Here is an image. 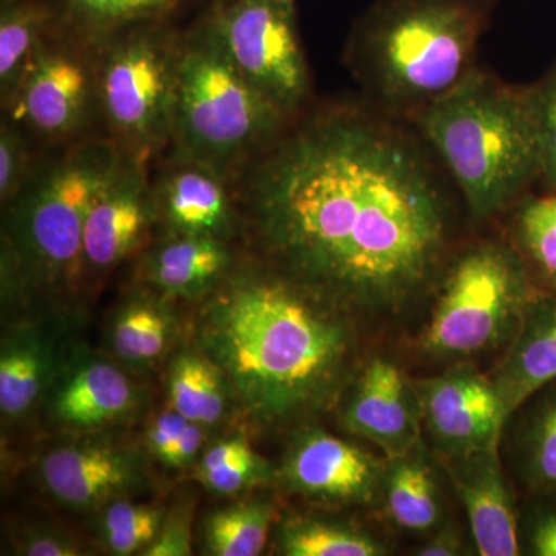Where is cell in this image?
<instances>
[{"instance_id":"35","label":"cell","mask_w":556,"mask_h":556,"mask_svg":"<svg viewBox=\"0 0 556 556\" xmlns=\"http://www.w3.org/2000/svg\"><path fill=\"white\" fill-rule=\"evenodd\" d=\"M532 506L525 519L527 554L535 556H556V496L530 495Z\"/></svg>"},{"instance_id":"15","label":"cell","mask_w":556,"mask_h":556,"mask_svg":"<svg viewBox=\"0 0 556 556\" xmlns=\"http://www.w3.org/2000/svg\"><path fill=\"white\" fill-rule=\"evenodd\" d=\"M466 508L471 541L481 556L522 554L517 503L497 448L439 459Z\"/></svg>"},{"instance_id":"42","label":"cell","mask_w":556,"mask_h":556,"mask_svg":"<svg viewBox=\"0 0 556 556\" xmlns=\"http://www.w3.org/2000/svg\"><path fill=\"white\" fill-rule=\"evenodd\" d=\"M214 2H228V0H212V3ZM270 2H278V3H294L295 0H270Z\"/></svg>"},{"instance_id":"39","label":"cell","mask_w":556,"mask_h":556,"mask_svg":"<svg viewBox=\"0 0 556 556\" xmlns=\"http://www.w3.org/2000/svg\"><path fill=\"white\" fill-rule=\"evenodd\" d=\"M252 452H254V450L249 447L244 439H229V441L219 442V444L214 445V447L208 450L206 455L203 456L199 468H197V475L226 466V464L232 463V460L251 455Z\"/></svg>"},{"instance_id":"27","label":"cell","mask_w":556,"mask_h":556,"mask_svg":"<svg viewBox=\"0 0 556 556\" xmlns=\"http://www.w3.org/2000/svg\"><path fill=\"white\" fill-rule=\"evenodd\" d=\"M228 387L225 376L206 354H182L170 371L172 408L200 426H214L225 415Z\"/></svg>"},{"instance_id":"10","label":"cell","mask_w":556,"mask_h":556,"mask_svg":"<svg viewBox=\"0 0 556 556\" xmlns=\"http://www.w3.org/2000/svg\"><path fill=\"white\" fill-rule=\"evenodd\" d=\"M14 123L47 142L78 141L100 113L97 51L56 28L36 51L3 105Z\"/></svg>"},{"instance_id":"38","label":"cell","mask_w":556,"mask_h":556,"mask_svg":"<svg viewBox=\"0 0 556 556\" xmlns=\"http://www.w3.org/2000/svg\"><path fill=\"white\" fill-rule=\"evenodd\" d=\"M466 541L455 525L444 522L428 535L426 543L417 547L419 556H459L466 555Z\"/></svg>"},{"instance_id":"9","label":"cell","mask_w":556,"mask_h":556,"mask_svg":"<svg viewBox=\"0 0 556 556\" xmlns=\"http://www.w3.org/2000/svg\"><path fill=\"white\" fill-rule=\"evenodd\" d=\"M206 21L241 75L285 115L294 118L309 108L313 83L294 3L214 2Z\"/></svg>"},{"instance_id":"22","label":"cell","mask_w":556,"mask_h":556,"mask_svg":"<svg viewBox=\"0 0 556 556\" xmlns=\"http://www.w3.org/2000/svg\"><path fill=\"white\" fill-rule=\"evenodd\" d=\"M179 0H60V28L98 51L139 25L166 21Z\"/></svg>"},{"instance_id":"23","label":"cell","mask_w":556,"mask_h":556,"mask_svg":"<svg viewBox=\"0 0 556 556\" xmlns=\"http://www.w3.org/2000/svg\"><path fill=\"white\" fill-rule=\"evenodd\" d=\"M518 412L514 464L519 481L530 495L556 496V380Z\"/></svg>"},{"instance_id":"8","label":"cell","mask_w":556,"mask_h":556,"mask_svg":"<svg viewBox=\"0 0 556 556\" xmlns=\"http://www.w3.org/2000/svg\"><path fill=\"white\" fill-rule=\"evenodd\" d=\"M179 36L139 25L97 51L98 101L110 137L148 156L172 141Z\"/></svg>"},{"instance_id":"14","label":"cell","mask_w":556,"mask_h":556,"mask_svg":"<svg viewBox=\"0 0 556 556\" xmlns=\"http://www.w3.org/2000/svg\"><path fill=\"white\" fill-rule=\"evenodd\" d=\"M148 156L126 152L115 178L91 204L84 228V273H105L141 244L156 218Z\"/></svg>"},{"instance_id":"31","label":"cell","mask_w":556,"mask_h":556,"mask_svg":"<svg viewBox=\"0 0 556 556\" xmlns=\"http://www.w3.org/2000/svg\"><path fill=\"white\" fill-rule=\"evenodd\" d=\"M161 525L163 515L159 508L115 503L102 518V536L113 554L131 555L155 540Z\"/></svg>"},{"instance_id":"34","label":"cell","mask_w":556,"mask_h":556,"mask_svg":"<svg viewBox=\"0 0 556 556\" xmlns=\"http://www.w3.org/2000/svg\"><path fill=\"white\" fill-rule=\"evenodd\" d=\"M201 484L222 495H233L251 486L263 484L274 478L269 464L257 453L240 457L211 471L197 475Z\"/></svg>"},{"instance_id":"28","label":"cell","mask_w":556,"mask_h":556,"mask_svg":"<svg viewBox=\"0 0 556 556\" xmlns=\"http://www.w3.org/2000/svg\"><path fill=\"white\" fill-rule=\"evenodd\" d=\"M276 518V507L266 501L222 508L207 521L208 552L217 556H257L266 546Z\"/></svg>"},{"instance_id":"29","label":"cell","mask_w":556,"mask_h":556,"mask_svg":"<svg viewBox=\"0 0 556 556\" xmlns=\"http://www.w3.org/2000/svg\"><path fill=\"white\" fill-rule=\"evenodd\" d=\"M49 371L47 351L38 340L17 338L0 356V412L20 417L35 404Z\"/></svg>"},{"instance_id":"16","label":"cell","mask_w":556,"mask_h":556,"mask_svg":"<svg viewBox=\"0 0 556 556\" xmlns=\"http://www.w3.org/2000/svg\"><path fill=\"white\" fill-rule=\"evenodd\" d=\"M156 218L169 233L228 241L239 222L232 182L199 161L174 155L153 185Z\"/></svg>"},{"instance_id":"13","label":"cell","mask_w":556,"mask_h":556,"mask_svg":"<svg viewBox=\"0 0 556 556\" xmlns=\"http://www.w3.org/2000/svg\"><path fill=\"white\" fill-rule=\"evenodd\" d=\"M346 431L367 439L387 459L424 444L413 380L390 358L376 356L358 369L342 412Z\"/></svg>"},{"instance_id":"21","label":"cell","mask_w":556,"mask_h":556,"mask_svg":"<svg viewBox=\"0 0 556 556\" xmlns=\"http://www.w3.org/2000/svg\"><path fill=\"white\" fill-rule=\"evenodd\" d=\"M380 504L402 532L430 535L444 525V500L426 445L387 459Z\"/></svg>"},{"instance_id":"32","label":"cell","mask_w":556,"mask_h":556,"mask_svg":"<svg viewBox=\"0 0 556 556\" xmlns=\"http://www.w3.org/2000/svg\"><path fill=\"white\" fill-rule=\"evenodd\" d=\"M538 152L541 190L556 189V64L535 83L527 86Z\"/></svg>"},{"instance_id":"37","label":"cell","mask_w":556,"mask_h":556,"mask_svg":"<svg viewBox=\"0 0 556 556\" xmlns=\"http://www.w3.org/2000/svg\"><path fill=\"white\" fill-rule=\"evenodd\" d=\"M189 422V419L174 408L156 416L148 431V444L153 455L166 464Z\"/></svg>"},{"instance_id":"36","label":"cell","mask_w":556,"mask_h":556,"mask_svg":"<svg viewBox=\"0 0 556 556\" xmlns=\"http://www.w3.org/2000/svg\"><path fill=\"white\" fill-rule=\"evenodd\" d=\"M192 554V510L177 507L161 525L155 540L141 555L144 556H188Z\"/></svg>"},{"instance_id":"26","label":"cell","mask_w":556,"mask_h":556,"mask_svg":"<svg viewBox=\"0 0 556 556\" xmlns=\"http://www.w3.org/2000/svg\"><path fill=\"white\" fill-rule=\"evenodd\" d=\"M278 551L288 556H383L390 548L353 525L317 518H291L280 526Z\"/></svg>"},{"instance_id":"40","label":"cell","mask_w":556,"mask_h":556,"mask_svg":"<svg viewBox=\"0 0 556 556\" xmlns=\"http://www.w3.org/2000/svg\"><path fill=\"white\" fill-rule=\"evenodd\" d=\"M200 424L190 422L186 427L185 433L179 438L178 444L175 445L174 452L169 459H167L166 466L170 467H182L188 466L199 455L201 444L204 441V430Z\"/></svg>"},{"instance_id":"2","label":"cell","mask_w":556,"mask_h":556,"mask_svg":"<svg viewBox=\"0 0 556 556\" xmlns=\"http://www.w3.org/2000/svg\"><path fill=\"white\" fill-rule=\"evenodd\" d=\"M354 328L353 318L252 260L212 289L199 334L244 412L281 426L329 407L356 378Z\"/></svg>"},{"instance_id":"41","label":"cell","mask_w":556,"mask_h":556,"mask_svg":"<svg viewBox=\"0 0 556 556\" xmlns=\"http://www.w3.org/2000/svg\"><path fill=\"white\" fill-rule=\"evenodd\" d=\"M24 554L31 556H75L79 555L80 551L67 538L38 535L28 538L24 546Z\"/></svg>"},{"instance_id":"3","label":"cell","mask_w":556,"mask_h":556,"mask_svg":"<svg viewBox=\"0 0 556 556\" xmlns=\"http://www.w3.org/2000/svg\"><path fill=\"white\" fill-rule=\"evenodd\" d=\"M500 0H372L351 28L345 64L364 100L409 121L478 67Z\"/></svg>"},{"instance_id":"25","label":"cell","mask_w":556,"mask_h":556,"mask_svg":"<svg viewBox=\"0 0 556 556\" xmlns=\"http://www.w3.org/2000/svg\"><path fill=\"white\" fill-rule=\"evenodd\" d=\"M508 215L506 239L540 291L556 292V189L530 192Z\"/></svg>"},{"instance_id":"4","label":"cell","mask_w":556,"mask_h":556,"mask_svg":"<svg viewBox=\"0 0 556 556\" xmlns=\"http://www.w3.org/2000/svg\"><path fill=\"white\" fill-rule=\"evenodd\" d=\"M412 123L447 170L475 223L507 215L540 185L527 86L477 67Z\"/></svg>"},{"instance_id":"20","label":"cell","mask_w":556,"mask_h":556,"mask_svg":"<svg viewBox=\"0 0 556 556\" xmlns=\"http://www.w3.org/2000/svg\"><path fill=\"white\" fill-rule=\"evenodd\" d=\"M228 241L169 233L142 262V276L164 294L199 295L232 273Z\"/></svg>"},{"instance_id":"18","label":"cell","mask_w":556,"mask_h":556,"mask_svg":"<svg viewBox=\"0 0 556 556\" xmlns=\"http://www.w3.org/2000/svg\"><path fill=\"white\" fill-rule=\"evenodd\" d=\"M40 473L65 506L89 508L126 492L138 477V463L127 450L112 445H67L43 457Z\"/></svg>"},{"instance_id":"5","label":"cell","mask_w":556,"mask_h":556,"mask_svg":"<svg viewBox=\"0 0 556 556\" xmlns=\"http://www.w3.org/2000/svg\"><path fill=\"white\" fill-rule=\"evenodd\" d=\"M112 137H84L36 167L9 204L7 266L22 283L60 288L84 274V228L91 204L123 166Z\"/></svg>"},{"instance_id":"19","label":"cell","mask_w":556,"mask_h":556,"mask_svg":"<svg viewBox=\"0 0 556 556\" xmlns=\"http://www.w3.org/2000/svg\"><path fill=\"white\" fill-rule=\"evenodd\" d=\"M138 405V391L121 369L91 361L73 369L51 399V415L70 430L119 422Z\"/></svg>"},{"instance_id":"12","label":"cell","mask_w":556,"mask_h":556,"mask_svg":"<svg viewBox=\"0 0 556 556\" xmlns=\"http://www.w3.org/2000/svg\"><path fill=\"white\" fill-rule=\"evenodd\" d=\"M387 457L372 455L324 430L300 434L278 478L289 492L329 506L380 503Z\"/></svg>"},{"instance_id":"11","label":"cell","mask_w":556,"mask_h":556,"mask_svg":"<svg viewBox=\"0 0 556 556\" xmlns=\"http://www.w3.org/2000/svg\"><path fill=\"white\" fill-rule=\"evenodd\" d=\"M413 386L424 434L439 459L500 447L507 420L490 375L456 367Z\"/></svg>"},{"instance_id":"33","label":"cell","mask_w":556,"mask_h":556,"mask_svg":"<svg viewBox=\"0 0 556 556\" xmlns=\"http://www.w3.org/2000/svg\"><path fill=\"white\" fill-rule=\"evenodd\" d=\"M35 170L27 131L3 115L0 124V200L3 204L9 206L20 195Z\"/></svg>"},{"instance_id":"30","label":"cell","mask_w":556,"mask_h":556,"mask_svg":"<svg viewBox=\"0 0 556 556\" xmlns=\"http://www.w3.org/2000/svg\"><path fill=\"white\" fill-rule=\"evenodd\" d=\"M169 336L166 311L148 300H139L119 314L113 328V346L124 361L146 364L164 353Z\"/></svg>"},{"instance_id":"24","label":"cell","mask_w":556,"mask_h":556,"mask_svg":"<svg viewBox=\"0 0 556 556\" xmlns=\"http://www.w3.org/2000/svg\"><path fill=\"white\" fill-rule=\"evenodd\" d=\"M60 27L49 0H3L0 11V98L5 105L39 47Z\"/></svg>"},{"instance_id":"17","label":"cell","mask_w":556,"mask_h":556,"mask_svg":"<svg viewBox=\"0 0 556 556\" xmlns=\"http://www.w3.org/2000/svg\"><path fill=\"white\" fill-rule=\"evenodd\" d=\"M490 378L507 424L533 394L555 382L556 292H538Z\"/></svg>"},{"instance_id":"1","label":"cell","mask_w":556,"mask_h":556,"mask_svg":"<svg viewBox=\"0 0 556 556\" xmlns=\"http://www.w3.org/2000/svg\"><path fill=\"white\" fill-rule=\"evenodd\" d=\"M232 188L255 262L353 320L433 295L457 248L447 170L415 124L364 98L303 110Z\"/></svg>"},{"instance_id":"6","label":"cell","mask_w":556,"mask_h":556,"mask_svg":"<svg viewBox=\"0 0 556 556\" xmlns=\"http://www.w3.org/2000/svg\"><path fill=\"white\" fill-rule=\"evenodd\" d=\"M292 118L237 70L204 17L179 36L172 142L230 182Z\"/></svg>"},{"instance_id":"7","label":"cell","mask_w":556,"mask_h":556,"mask_svg":"<svg viewBox=\"0 0 556 556\" xmlns=\"http://www.w3.org/2000/svg\"><path fill=\"white\" fill-rule=\"evenodd\" d=\"M538 292L525 260L507 239L460 244L431 295L420 346L439 361H467L507 346Z\"/></svg>"}]
</instances>
